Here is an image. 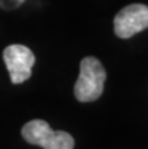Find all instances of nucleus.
I'll return each mask as SVG.
<instances>
[{"label": "nucleus", "instance_id": "obj_2", "mask_svg": "<svg viewBox=\"0 0 148 149\" xmlns=\"http://www.w3.org/2000/svg\"><path fill=\"white\" fill-rule=\"evenodd\" d=\"M21 136L26 142L41 146L44 149H74V139L67 131H55L42 119H33L27 122Z\"/></svg>", "mask_w": 148, "mask_h": 149}, {"label": "nucleus", "instance_id": "obj_1", "mask_svg": "<svg viewBox=\"0 0 148 149\" xmlns=\"http://www.w3.org/2000/svg\"><path fill=\"white\" fill-rule=\"evenodd\" d=\"M106 81V69L95 57H85L80 62V74L74 86V95L80 102L98 100Z\"/></svg>", "mask_w": 148, "mask_h": 149}, {"label": "nucleus", "instance_id": "obj_4", "mask_svg": "<svg viewBox=\"0 0 148 149\" xmlns=\"http://www.w3.org/2000/svg\"><path fill=\"white\" fill-rule=\"evenodd\" d=\"M3 60L14 84L24 83L30 78L32 68L35 65V54L30 48L20 44L9 45L3 51Z\"/></svg>", "mask_w": 148, "mask_h": 149}, {"label": "nucleus", "instance_id": "obj_3", "mask_svg": "<svg viewBox=\"0 0 148 149\" xmlns=\"http://www.w3.org/2000/svg\"><path fill=\"white\" fill-rule=\"evenodd\" d=\"M115 35L121 39H128L136 33L148 29V6L133 3L123 8L114 21Z\"/></svg>", "mask_w": 148, "mask_h": 149}, {"label": "nucleus", "instance_id": "obj_5", "mask_svg": "<svg viewBox=\"0 0 148 149\" xmlns=\"http://www.w3.org/2000/svg\"><path fill=\"white\" fill-rule=\"evenodd\" d=\"M23 0H0V6L5 8V9H14L17 8Z\"/></svg>", "mask_w": 148, "mask_h": 149}]
</instances>
